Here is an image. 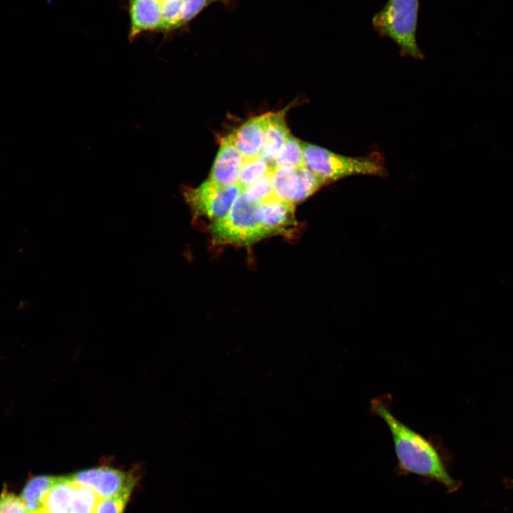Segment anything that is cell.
Returning a JSON list of instances; mask_svg holds the SVG:
<instances>
[{
  "label": "cell",
  "instance_id": "17",
  "mask_svg": "<svg viewBox=\"0 0 513 513\" xmlns=\"http://www.w3.org/2000/svg\"><path fill=\"white\" fill-rule=\"evenodd\" d=\"M75 484L68 513H93L100 497L90 489Z\"/></svg>",
  "mask_w": 513,
  "mask_h": 513
},
{
  "label": "cell",
  "instance_id": "18",
  "mask_svg": "<svg viewBox=\"0 0 513 513\" xmlns=\"http://www.w3.org/2000/svg\"><path fill=\"white\" fill-rule=\"evenodd\" d=\"M249 201L260 204L274 197L271 180V172L242 190Z\"/></svg>",
  "mask_w": 513,
  "mask_h": 513
},
{
  "label": "cell",
  "instance_id": "24",
  "mask_svg": "<svg viewBox=\"0 0 513 513\" xmlns=\"http://www.w3.org/2000/svg\"><path fill=\"white\" fill-rule=\"evenodd\" d=\"M38 513H53V512H49V511H48V510L43 509V510H42L41 512H38Z\"/></svg>",
  "mask_w": 513,
  "mask_h": 513
},
{
  "label": "cell",
  "instance_id": "20",
  "mask_svg": "<svg viewBox=\"0 0 513 513\" xmlns=\"http://www.w3.org/2000/svg\"><path fill=\"white\" fill-rule=\"evenodd\" d=\"M0 513H30L21 497L6 489L0 494Z\"/></svg>",
  "mask_w": 513,
  "mask_h": 513
},
{
  "label": "cell",
  "instance_id": "2",
  "mask_svg": "<svg viewBox=\"0 0 513 513\" xmlns=\"http://www.w3.org/2000/svg\"><path fill=\"white\" fill-rule=\"evenodd\" d=\"M419 7L420 0H388L371 21L380 36L391 39L403 56L415 59L424 58L417 43Z\"/></svg>",
  "mask_w": 513,
  "mask_h": 513
},
{
  "label": "cell",
  "instance_id": "5",
  "mask_svg": "<svg viewBox=\"0 0 513 513\" xmlns=\"http://www.w3.org/2000/svg\"><path fill=\"white\" fill-rule=\"evenodd\" d=\"M271 180L274 195L293 204L304 201L325 185L306 165L299 168L272 167Z\"/></svg>",
  "mask_w": 513,
  "mask_h": 513
},
{
  "label": "cell",
  "instance_id": "1",
  "mask_svg": "<svg viewBox=\"0 0 513 513\" xmlns=\"http://www.w3.org/2000/svg\"><path fill=\"white\" fill-rule=\"evenodd\" d=\"M389 395L370 401L371 412L384 421L394 444L399 473L414 474L442 484L450 492L460 486L449 474L443 451L437 440L413 430L391 411Z\"/></svg>",
  "mask_w": 513,
  "mask_h": 513
},
{
  "label": "cell",
  "instance_id": "10",
  "mask_svg": "<svg viewBox=\"0 0 513 513\" xmlns=\"http://www.w3.org/2000/svg\"><path fill=\"white\" fill-rule=\"evenodd\" d=\"M257 213L269 236L284 232L294 222V204L276 196L258 204Z\"/></svg>",
  "mask_w": 513,
  "mask_h": 513
},
{
  "label": "cell",
  "instance_id": "7",
  "mask_svg": "<svg viewBox=\"0 0 513 513\" xmlns=\"http://www.w3.org/2000/svg\"><path fill=\"white\" fill-rule=\"evenodd\" d=\"M69 477L76 484L92 489L100 498L130 494L136 480L130 472L106 466L83 470Z\"/></svg>",
  "mask_w": 513,
  "mask_h": 513
},
{
  "label": "cell",
  "instance_id": "4",
  "mask_svg": "<svg viewBox=\"0 0 513 513\" xmlns=\"http://www.w3.org/2000/svg\"><path fill=\"white\" fill-rule=\"evenodd\" d=\"M257 206L242 192L229 212L210 224L213 242L219 244L249 245L269 237L259 219Z\"/></svg>",
  "mask_w": 513,
  "mask_h": 513
},
{
  "label": "cell",
  "instance_id": "3",
  "mask_svg": "<svg viewBox=\"0 0 513 513\" xmlns=\"http://www.w3.org/2000/svg\"><path fill=\"white\" fill-rule=\"evenodd\" d=\"M305 165L325 185L353 175L385 176L387 170L378 155L350 157L302 142Z\"/></svg>",
  "mask_w": 513,
  "mask_h": 513
},
{
  "label": "cell",
  "instance_id": "12",
  "mask_svg": "<svg viewBox=\"0 0 513 513\" xmlns=\"http://www.w3.org/2000/svg\"><path fill=\"white\" fill-rule=\"evenodd\" d=\"M130 36L162 28V4L159 0H130Z\"/></svg>",
  "mask_w": 513,
  "mask_h": 513
},
{
  "label": "cell",
  "instance_id": "14",
  "mask_svg": "<svg viewBox=\"0 0 513 513\" xmlns=\"http://www.w3.org/2000/svg\"><path fill=\"white\" fill-rule=\"evenodd\" d=\"M74 487L69 476L58 477L46 496L44 509L53 513H68Z\"/></svg>",
  "mask_w": 513,
  "mask_h": 513
},
{
  "label": "cell",
  "instance_id": "21",
  "mask_svg": "<svg viewBox=\"0 0 513 513\" xmlns=\"http://www.w3.org/2000/svg\"><path fill=\"white\" fill-rule=\"evenodd\" d=\"M129 496L99 498L93 513H123Z\"/></svg>",
  "mask_w": 513,
  "mask_h": 513
},
{
  "label": "cell",
  "instance_id": "9",
  "mask_svg": "<svg viewBox=\"0 0 513 513\" xmlns=\"http://www.w3.org/2000/svg\"><path fill=\"white\" fill-rule=\"evenodd\" d=\"M287 108L263 114V144L259 155L271 165L290 135L285 120Z\"/></svg>",
  "mask_w": 513,
  "mask_h": 513
},
{
  "label": "cell",
  "instance_id": "22",
  "mask_svg": "<svg viewBox=\"0 0 513 513\" xmlns=\"http://www.w3.org/2000/svg\"><path fill=\"white\" fill-rule=\"evenodd\" d=\"M212 0H182V20L187 24L193 19Z\"/></svg>",
  "mask_w": 513,
  "mask_h": 513
},
{
  "label": "cell",
  "instance_id": "13",
  "mask_svg": "<svg viewBox=\"0 0 513 513\" xmlns=\"http://www.w3.org/2000/svg\"><path fill=\"white\" fill-rule=\"evenodd\" d=\"M58 477L38 475L31 478L22 489L21 497L30 513L44 509L46 496Z\"/></svg>",
  "mask_w": 513,
  "mask_h": 513
},
{
  "label": "cell",
  "instance_id": "25",
  "mask_svg": "<svg viewBox=\"0 0 513 513\" xmlns=\"http://www.w3.org/2000/svg\"><path fill=\"white\" fill-rule=\"evenodd\" d=\"M159 1H160V2L161 4H162L163 2H165V1H170V0H159Z\"/></svg>",
  "mask_w": 513,
  "mask_h": 513
},
{
  "label": "cell",
  "instance_id": "8",
  "mask_svg": "<svg viewBox=\"0 0 513 513\" xmlns=\"http://www.w3.org/2000/svg\"><path fill=\"white\" fill-rule=\"evenodd\" d=\"M244 160L229 135L222 138L207 180L223 187L237 184Z\"/></svg>",
  "mask_w": 513,
  "mask_h": 513
},
{
  "label": "cell",
  "instance_id": "23",
  "mask_svg": "<svg viewBox=\"0 0 513 513\" xmlns=\"http://www.w3.org/2000/svg\"><path fill=\"white\" fill-rule=\"evenodd\" d=\"M230 1H232V0H212V1H221V2H224V3H228Z\"/></svg>",
  "mask_w": 513,
  "mask_h": 513
},
{
  "label": "cell",
  "instance_id": "11",
  "mask_svg": "<svg viewBox=\"0 0 513 513\" xmlns=\"http://www.w3.org/2000/svg\"><path fill=\"white\" fill-rule=\"evenodd\" d=\"M264 115L250 118L229 134L244 159L259 155L263 144Z\"/></svg>",
  "mask_w": 513,
  "mask_h": 513
},
{
  "label": "cell",
  "instance_id": "16",
  "mask_svg": "<svg viewBox=\"0 0 513 513\" xmlns=\"http://www.w3.org/2000/svg\"><path fill=\"white\" fill-rule=\"evenodd\" d=\"M272 166L259 155L244 159L239 176L237 184L242 190L262 177L269 174Z\"/></svg>",
  "mask_w": 513,
  "mask_h": 513
},
{
  "label": "cell",
  "instance_id": "15",
  "mask_svg": "<svg viewBox=\"0 0 513 513\" xmlns=\"http://www.w3.org/2000/svg\"><path fill=\"white\" fill-rule=\"evenodd\" d=\"M271 166L293 168L305 166L302 142L290 134L276 155Z\"/></svg>",
  "mask_w": 513,
  "mask_h": 513
},
{
  "label": "cell",
  "instance_id": "19",
  "mask_svg": "<svg viewBox=\"0 0 513 513\" xmlns=\"http://www.w3.org/2000/svg\"><path fill=\"white\" fill-rule=\"evenodd\" d=\"M182 5V0H170L162 4V23L161 30L170 31L183 25Z\"/></svg>",
  "mask_w": 513,
  "mask_h": 513
},
{
  "label": "cell",
  "instance_id": "6",
  "mask_svg": "<svg viewBox=\"0 0 513 513\" xmlns=\"http://www.w3.org/2000/svg\"><path fill=\"white\" fill-rule=\"evenodd\" d=\"M242 192V188L239 184L223 187L207 180L187 192V200L195 211L215 221L229 212Z\"/></svg>",
  "mask_w": 513,
  "mask_h": 513
}]
</instances>
